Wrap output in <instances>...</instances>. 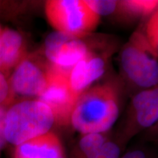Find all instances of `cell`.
Wrapping results in <instances>:
<instances>
[{"mask_svg":"<svg viewBox=\"0 0 158 158\" xmlns=\"http://www.w3.org/2000/svg\"><path fill=\"white\" fill-rule=\"evenodd\" d=\"M27 43L23 35L5 27L0 33V71L8 79L15 68L27 56Z\"/></svg>","mask_w":158,"mask_h":158,"instance_id":"10","label":"cell"},{"mask_svg":"<svg viewBox=\"0 0 158 158\" xmlns=\"http://www.w3.org/2000/svg\"><path fill=\"white\" fill-rule=\"evenodd\" d=\"M89 36L76 37L55 31L45 38L43 54L53 67L68 74L77 63L95 49L87 41Z\"/></svg>","mask_w":158,"mask_h":158,"instance_id":"7","label":"cell"},{"mask_svg":"<svg viewBox=\"0 0 158 158\" xmlns=\"http://www.w3.org/2000/svg\"><path fill=\"white\" fill-rule=\"evenodd\" d=\"M89 7L99 16L117 13L118 1L114 0H84Z\"/></svg>","mask_w":158,"mask_h":158,"instance_id":"16","label":"cell"},{"mask_svg":"<svg viewBox=\"0 0 158 158\" xmlns=\"http://www.w3.org/2000/svg\"><path fill=\"white\" fill-rule=\"evenodd\" d=\"M14 102L15 100L12 94L8 79L0 71V106H10Z\"/></svg>","mask_w":158,"mask_h":158,"instance_id":"18","label":"cell"},{"mask_svg":"<svg viewBox=\"0 0 158 158\" xmlns=\"http://www.w3.org/2000/svg\"><path fill=\"white\" fill-rule=\"evenodd\" d=\"M119 158H158V152L147 147H137L130 149Z\"/></svg>","mask_w":158,"mask_h":158,"instance_id":"19","label":"cell"},{"mask_svg":"<svg viewBox=\"0 0 158 158\" xmlns=\"http://www.w3.org/2000/svg\"><path fill=\"white\" fill-rule=\"evenodd\" d=\"M108 57L107 50L98 51L94 49L71 69L68 73V83L77 99L105 74Z\"/></svg>","mask_w":158,"mask_h":158,"instance_id":"9","label":"cell"},{"mask_svg":"<svg viewBox=\"0 0 158 158\" xmlns=\"http://www.w3.org/2000/svg\"><path fill=\"white\" fill-rule=\"evenodd\" d=\"M123 147L114 138H109L89 158H119Z\"/></svg>","mask_w":158,"mask_h":158,"instance_id":"17","label":"cell"},{"mask_svg":"<svg viewBox=\"0 0 158 158\" xmlns=\"http://www.w3.org/2000/svg\"><path fill=\"white\" fill-rule=\"evenodd\" d=\"M44 10L48 22L55 31L72 36H88L100 20L84 0H48Z\"/></svg>","mask_w":158,"mask_h":158,"instance_id":"4","label":"cell"},{"mask_svg":"<svg viewBox=\"0 0 158 158\" xmlns=\"http://www.w3.org/2000/svg\"><path fill=\"white\" fill-rule=\"evenodd\" d=\"M158 8L155 0H122L118 1L116 14L129 19L150 16Z\"/></svg>","mask_w":158,"mask_h":158,"instance_id":"12","label":"cell"},{"mask_svg":"<svg viewBox=\"0 0 158 158\" xmlns=\"http://www.w3.org/2000/svg\"><path fill=\"white\" fill-rule=\"evenodd\" d=\"M109 138V132L81 135L73 149L70 158H89Z\"/></svg>","mask_w":158,"mask_h":158,"instance_id":"13","label":"cell"},{"mask_svg":"<svg viewBox=\"0 0 158 158\" xmlns=\"http://www.w3.org/2000/svg\"><path fill=\"white\" fill-rule=\"evenodd\" d=\"M158 122V85L140 90L132 98L126 121L114 139L122 147L134 136Z\"/></svg>","mask_w":158,"mask_h":158,"instance_id":"5","label":"cell"},{"mask_svg":"<svg viewBox=\"0 0 158 158\" xmlns=\"http://www.w3.org/2000/svg\"><path fill=\"white\" fill-rule=\"evenodd\" d=\"M29 3L23 1H0V18L13 21L27 11Z\"/></svg>","mask_w":158,"mask_h":158,"instance_id":"14","label":"cell"},{"mask_svg":"<svg viewBox=\"0 0 158 158\" xmlns=\"http://www.w3.org/2000/svg\"><path fill=\"white\" fill-rule=\"evenodd\" d=\"M51 64L43 56L29 54L18 65L8 78L15 100L20 96L24 99H37L45 90L48 81Z\"/></svg>","mask_w":158,"mask_h":158,"instance_id":"6","label":"cell"},{"mask_svg":"<svg viewBox=\"0 0 158 158\" xmlns=\"http://www.w3.org/2000/svg\"><path fill=\"white\" fill-rule=\"evenodd\" d=\"M13 158H65L62 141L51 130L15 147Z\"/></svg>","mask_w":158,"mask_h":158,"instance_id":"11","label":"cell"},{"mask_svg":"<svg viewBox=\"0 0 158 158\" xmlns=\"http://www.w3.org/2000/svg\"><path fill=\"white\" fill-rule=\"evenodd\" d=\"M2 27H1V26H0V33H1V31H2Z\"/></svg>","mask_w":158,"mask_h":158,"instance_id":"22","label":"cell"},{"mask_svg":"<svg viewBox=\"0 0 158 158\" xmlns=\"http://www.w3.org/2000/svg\"><path fill=\"white\" fill-rule=\"evenodd\" d=\"M143 33L152 50L158 57V8L149 17Z\"/></svg>","mask_w":158,"mask_h":158,"instance_id":"15","label":"cell"},{"mask_svg":"<svg viewBox=\"0 0 158 158\" xmlns=\"http://www.w3.org/2000/svg\"><path fill=\"white\" fill-rule=\"evenodd\" d=\"M124 78L140 90L158 85V57L149 46L143 31H135L120 53Z\"/></svg>","mask_w":158,"mask_h":158,"instance_id":"3","label":"cell"},{"mask_svg":"<svg viewBox=\"0 0 158 158\" xmlns=\"http://www.w3.org/2000/svg\"><path fill=\"white\" fill-rule=\"evenodd\" d=\"M9 106L7 105L0 106V156L2 152L5 149L6 144L7 143L5 135V119L6 112Z\"/></svg>","mask_w":158,"mask_h":158,"instance_id":"20","label":"cell"},{"mask_svg":"<svg viewBox=\"0 0 158 158\" xmlns=\"http://www.w3.org/2000/svg\"><path fill=\"white\" fill-rule=\"evenodd\" d=\"M120 96L115 84L91 86L77 99L70 125L81 135L108 133L119 115Z\"/></svg>","mask_w":158,"mask_h":158,"instance_id":"1","label":"cell"},{"mask_svg":"<svg viewBox=\"0 0 158 158\" xmlns=\"http://www.w3.org/2000/svg\"><path fill=\"white\" fill-rule=\"evenodd\" d=\"M54 114L47 105L37 99H21L7 108L5 135L7 143L20 144L51 131Z\"/></svg>","mask_w":158,"mask_h":158,"instance_id":"2","label":"cell"},{"mask_svg":"<svg viewBox=\"0 0 158 158\" xmlns=\"http://www.w3.org/2000/svg\"><path fill=\"white\" fill-rule=\"evenodd\" d=\"M37 99L47 105L51 110L55 124L70 125L71 114L77 98L69 86L68 73L51 65L46 87Z\"/></svg>","mask_w":158,"mask_h":158,"instance_id":"8","label":"cell"},{"mask_svg":"<svg viewBox=\"0 0 158 158\" xmlns=\"http://www.w3.org/2000/svg\"><path fill=\"white\" fill-rule=\"evenodd\" d=\"M144 139L158 145V122L152 127L144 132Z\"/></svg>","mask_w":158,"mask_h":158,"instance_id":"21","label":"cell"}]
</instances>
